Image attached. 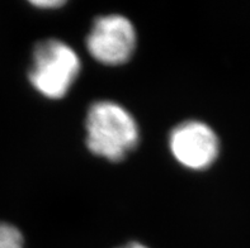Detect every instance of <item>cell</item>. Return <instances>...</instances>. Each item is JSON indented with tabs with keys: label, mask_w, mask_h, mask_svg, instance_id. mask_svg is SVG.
Instances as JSON below:
<instances>
[{
	"label": "cell",
	"mask_w": 250,
	"mask_h": 248,
	"mask_svg": "<svg viewBox=\"0 0 250 248\" xmlns=\"http://www.w3.org/2000/svg\"><path fill=\"white\" fill-rule=\"evenodd\" d=\"M86 146L113 162L124 160L139 143V127L124 107L109 100L92 104L85 120Z\"/></svg>",
	"instance_id": "1"
},
{
	"label": "cell",
	"mask_w": 250,
	"mask_h": 248,
	"mask_svg": "<svg viewBox=\"0 0 250 248\" xmlns=\"http://www.w3.org/2000/svg\"><path fill=\"white\" fill-rule=\"evenodd\" d=\"M80 73L75 51L60 39H44L33 50L28 77L32 86L47 99H61L67 94Z\"/></svg>",
	"instance_id": "2"
},
{
	"label": "cell",
	"mask_w": 250,
	"mask_h": 248,
	"mask_svg": "<svg viewBox=\"0 0 250 248\" xmlns=\"http://www.w3.org/2000/svg\"><path fill=\"white\" fill-rule=\"evenodd\" d=\"M89 54L104 65H122L130 60L136 47L132 23L120 14L98 18L86 38Z\"/></svg>",
	"instance_id": "3"
},
{
	"label": "cell",
	"mask_w": 250,
	"mask_h": 248,
	"mask_svg": "<svg viewBox=\"0 0 250 248\" xmlns=\"http://www.w3.org/2000/svg\"><path fill=\"white\" fill-rule=\"evenodd\" d=\"M169 147L175 160L184 167L205 170L219 156L220 142L206 123L187 120L171 131Z\"/></svg>",
	"instance_id": "4"
},
{
	"label": "cell",
	"mask_w": 250,
	"mask_h": 248,
	"mask_svg": "<svg viewBox=\"0 0 250 248\" xmlns=\"http://www.w3.org/2000/svg\"><path fill=\"white\" fill-rule=\"evenodd\" d=\"M0 248H24V239L17 227L0 222Z\"/></svg>",
	"instance_id": "5"
},
{
	"label": "cell",
	"mask_w": 250,
	"mask_h": 248,
	"mask_svg": "<svg viewBox=\"0 0 250 248\" xmlns=\"http://www.w3.org/2000/svg\"><path fill=\"white\" fill-rule=\"evenodd\" d=\"M32 4L36 6H40V8H59V6L63 5L65 1H57V0H47V1H32Z\"/></svg>",
	"instance_id": "6"
},
{
	"label": "cell",
	"mask_w": 250,
	"mask_h": 248,
	"mask_svg": "<svg viewBox=\"0 0 250 248\" xmlns=\"http://www.w3.org/2000/svg\"><path fill=\"white\" fill-rule=\"evenodd\" d=\"M120 248H147V247L144 245H141V243L131 242V243H127L126 246H124V247H120Z\"/></svg>",
	"instance_id": "7"
}]
</instances>
